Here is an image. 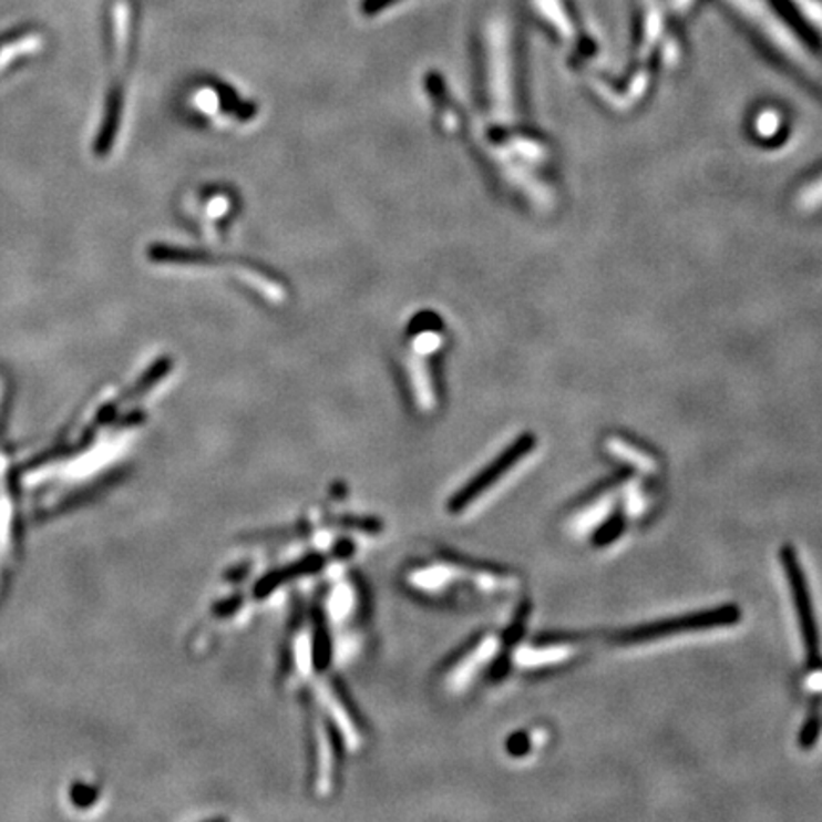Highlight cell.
Here are the masks:
<instances>
[{
  "mask_svg": "<svg viewBox=\"0 0 822 822\" xmlns=\"http://www.w3.org/2000/svg\"><path fill=\"white\" fill-rule=\"evenodd\" d=\"M397 2H400V0H364V2H362V12L368 16L378 14V12H381L384 8L392 7V4H397Z\"/></svg>",
  "mask_w": 822,
  "mask_h": 822,
  "instance_id": "obj_8",
  "label": "cell"
},
{
  "mask_svg": "<svg viewBox=\"0 0 822 822\" xmlns=\"http://www.w3.org/2000/svg\"><path fill=\"white\" fill-rule=\"evenodd\" d=\"M508 750H511L514 756L526 754L527 750H530V741H527L526 734H514L511 742H508Z\"/></svg>",
  "mask_w": 822,
  "mask_h": 822,
  "instance_id": "obj_9",
  "label": "cell"
},
{
  "mask_svg": "<svg viewBox=\"0 0 822 822\" xmlns=\"http://www.w3.org/2000/svg\"><path fill=\"white\" fill-rule=\"evenodd\" d=\"M42 47V37L39 33L10 34L0 39V69L7 68L8 63L33 54Z\"/></svg>",
  "mask_w": 822,
  "mask_h": 822,
  "instance_id": "obj_5",
  "label": "cell"
},
{
  "mask_svg": "<svg viewBox=\"0 0 822 822\" xmlns=\"http://www.w3.org/2000/svg\"><path fill=\"white\" fill-rule=\"evenodd\" d=\"M113 16V39H115V76L111 82V92H109L107 113L103 119L102 132L95 143L97 155H107L119 132V119H121L122 97H124V73L129 65L130 58V21H132V8L126 0H116L115 7L111 10Z\"/></svg>",
  "mask_w": 822,
  "mask_h": 822,
  "instance_id": "obj_1",
  "label": "cell"
},
{
  "mask_svg": "<svg viewBox=\"0 0 822 822\" xmlns=\"http://www.w3.org/2000/svg\"><path fill=\"white\" fill-rule=\"evenodd\" d=\"M781 559L790 588H792L795 607H798L803 646L808 651L809 661L815 662L819 659V633H816V620L815 615H813L811 596H809L808 580L803 577L802 566H800L798 556H795L794 546H784L781 551Z\"/></svg>",
  "mask_w": 822,
  "mask_h": 822,
  "instance_id": "obj_3",
  "label": "cell"
},
{
  "mask_svg": "<svg viewBox=\"0 0 822 822\" xmlns=\"http://www.w3.org/2000/svg\"><path fill=\"white\" fill-rule=\"evenodd\" d=\"M533 445H535V439H532V436H522V439L516 440L505 453H501L500 458L493 461L492 465L485 466L476 479L471 480L459 492V495L453 497L452 511L458 513V511H463L465 506L472 505V501L479 500L480 495L487 492L497 480L503 479L506 472L518 463L520 459L524 458L527 452H532Z\"/></svg>",
  "mask_w": 822,
  "mask_h": 822,
  "instance_id": "obj_4",
  "label": "cell"
},
{
  "mask_svg": "<svg viewBox=\"0 0 822 822\" xmlns=\"http://www.w3.org/2000/svg\"><path fill=\"white\" fill-rule=\"evenodd\" d=\"M625 527V518L619 513L615 514L614 518L607 520L606 524L598 530L594 543L598 546L609 545L619 537L620 532Z\"/></svg>",
  "mask_w": 822,
  "mask_h": 822,
  "instance_id": "obj_6",
  "label": "cell"
},
{
  "mask_svg": "<svg viewBox=\"0 0 822 822\" xmlns=\"http://www.w3.org/2000/svg\"><path fill=\"white\" fill-rule=\"evenodd\" d=\"M816 734H819V721H808V723L803 726L802 734H800V744H802V749H811L813 742H815Z\"/></svg>",
  "mask_w": 822,
  "mask_h": 822,
  "instance_id": "obj_7",
  "label": "cell"
},
{
  "mask_svg": "<svg viewBox=\"0 0 822 822\" xmlns=\"http://www.w3.org/2000/svg\"><path fill=\"white\" fill-rule=\"evenodd\" d=\"M741 619V612L737 606H721L718 609H708L702 614L681 615L672 619L657 620L640 628H633L628 633L619 634L620 644H644V641L659 640L672 634L695 633L708 628L729 627Z\"/></svg>",
  "mask_w": 822,
  "mask_h": 822,
  "instance_id": "obj_2",
  "label": "cell"
}]
</instances>
